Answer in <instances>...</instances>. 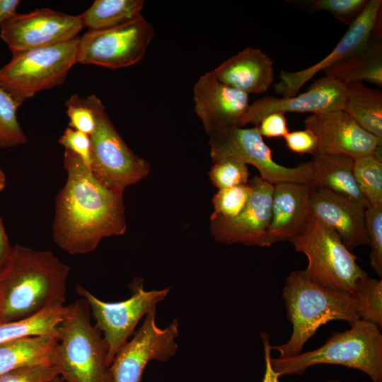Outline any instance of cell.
Instances as JSON below:
<instances>
[{
	"label": "cell",
	"mask_w": 382,
	"mask_h": 382,
	"mask_svg": "<svg viewBox=\"0 0 382 382\" xmlns=\"http://www.w3.org/2000/svg\"><path fill=\"white\" fill-rule=\"evenodd\" d=\"M0 299H1V289H0Z\"/></svg>",
	"instance_id": "bcb514c9"
},
{
	"label": "cell",
	"mask_w": 382,
	"mask_h": 382,
	"mask_svg": "<svg viewBox=\"0 0 382 382\" xmlns=\"http://www.w3.org/2000/svg\"><path fill=\"white\" fill-rule=\"evenodd\" d=\"M193 93L195 111L207 134L239 127L250 105L248 95L223 83L211 71L199 77Z\"/></svg>",
	"instance_id": "ac0fdd59"
},
{
	"label": "cell",
	"mask_w": 382,
	"mask_h": 382,
	"mask_svg": "<svg viewBox=\"0 0 382 382\" xmlns=\"http://www.w3.org/2000/svg\"><path fill=\"white\" fill-rule=\"evenodd\" d=\"M343 332H335L320 347L296 356L271 357L273 369L284 375H302L317 364H337L358 369L373 382H382V335L380 329L359 320Z\"/></svg>",
	"instance_id": "277c9868"
},
{
	"label": "cell",
	"mask_w": 382,
	"mask_h": 382,
	"mask_svg": "<svg viewBox=\"0 0 382 382\" xmlns=\"http://www.w3.org/2000/svg\"><path fill=\"white\" fill-rule=\"evenodd\" d=\"M6 175L4 171L0 169V192H2L6 186Z\"/></svg>",
	"instance_id": "7bdbcfd3"
},
{
	"label": "cell",
	"mask_w": 382,
	"mask_h": 382,
	"mask_svg": "<svg viewBox=\"0 0 382 382\" xmlns=\"http://www.w3.org/2000/svg\"><path fill=\"white\" fill-rule=\"evenodd\" d=\"M360 320L381 330L382 327V280L366 276L357 284L354 294Z\"/></svg>",
	"instance_id": "f1b7e54d"
},
{
	"label": "cell",
	"mask_w": 382,
	"mask_h": 382,
	"mask_svg": "<svg viewBox=\"0 0 382 382\" xmlns=\"http://www.w3.org/2000/svg\"><path fill=\"white\" fill-rule=\"evenodd\" d=\"M131 296L117 302L101 301L79 284L76 291L87 302L96 326L100 331L108 347L109 367L120 347L128 341L140 320L165 299L170 291L166 288L146 291L140 279L129 286Z\"/></svg>",
	"instance_id": "30bf717a"
},
{
	"label": "cell",
	"mask_w": 382,
	"mask_h": 382,
	"mask_svg": "<svg viewBox=\"0 0 382 382\" xmlns=\"http://www.w3.org/2000/svg\"><path fill=\"white\" fill-rule=\"evenodd\" d=\"M83 28L80 14L42 8L14 14L0 27V37L13 53L69 41Z\"/></svg>",
	"instance_id": "4fadbf2b"
},
{
	"label": "cell",
	"mask_w": 382,
	"mask_h": 382,
	"mask_svg": "<svg viewBox=\"0 0 382 382\" xmlns=\"http://www.w3.org/2000/svg\"><path fill=\"white\" fill-rule=\"evenodd\" d=\"M69 271V267L50 250L16 245L0 271V323L65 304Z\"/></svg>",
	"instance_id": "7a4b0ae2"
},
{
	"label": "cell",
	"mask_w": 382,
	"mask_h": 382,
	"mask_svg": "<svg viewBox=\"0 0 382 382\" xmlns=\"http://www.w3.org/2000/svg\"><path fill=\"white\" fill-rule=\"evenodd\" d=\"M69 127L91 135L96 127L94 112L86 98L72 95L65 103Z\"/></svg>",
	"instance_id": "e575fe53"
},
{
	"label": "cell",
	"mask_w": 382,
	"mask_h": 382,
	"mask_svg": "<svg viewBox=\"0 0 382 382\" xmlns=\"http://www.w3.org/2000/svg\"><path fill=\"white\" fill-rule=\"evenodd\" d=\"M211 72L223 83L247 95L266 92L274 81L272 59L260 49L249 47Z\"/></svg>",
	"instance_id": "44dd1931"
},
{
	"label": "cell",
	"mask_w": 382,
	"mask_h": 382,
	"mask_svg": "<svg viewBox=\"0 0 382 382\" xmlns=\"http://www.w3.org/2000/svg\"><path fill=\"white\" fill-rule=\"evenodd\" d=\"M249 175L247 165L233 158L214 162L209 173L212 183L219 190L246 185Z\"/></svg>",
	"instance_id": "d6a6232c"
},
{
	"label": "cell",
	"mask_w": 382,
	"mask_h": 382,
	"mask_svg": "<svg viewBox=\"0 0 382 382\" xmlns=\"http://www.w3.org/2000/svg\"><path fill=\"white\" fill-rule=\"evenodd\" d=\"M287 148L296 154L314 155L318 152V140L309 129L289 132L284 137Z\"/></svg>",
	"instance_id": "74e56055"
},
{
	"label": "cell",
	"mask_w": 382,
	"mask_h": 382,
	"mask_svg": "<svg viewBox=\"0 0 382 382\" xmlns=\"http://www.w3.org/2000/svg\"><path fill=\"white\" fill-rule=\"evenodd\" d=\"M381 0H368L363 12L349 25L329 54L304 69L293 72L282 71L280 81L274 85L275 91L284 98L294 96L316 74L361 50L374 33L381 32Z\"/></svg>",
	"instance_id": "9a60e30c"
},
{
	"label": "cell",
	"mask_w": 382,
	"mask_h": 382,
	"mask_svg": "<svg viewBox=\"0 0 382 382\" xmlns=\"http://www.w3.org/2000/svg\"><path fill=\"white\" fill-rule=\"evenodd\" d=\"M304 125L317 138V153L344 155L354 160L374 155L382 161V139L364 129L342 109L311 114Z\"/></svg>",
	"instance_id": "5bb4252c"
},
{
	"label": "cell",
	"mask_w": 382,
	"mask_h": 382,
	"mask_svg": "<svg viewBox=\"0 0 382 382\" xmlns=\"http://www.w3.org/2000/svg\"><path fill=\"white\" fill-rule=\"evenodd\" d=\"M143 0H96L80 14L82 25L88 30L113 28L141 16Z\"/></svg>",
	"instance_id": "4316f807"
},
{
	"label": "cell",
	"mask_w": 382,
	"mask_h": 382,
	"mask_svg": "<svg viewBox=\"0 0 382 382\" xmlns=\"http://www.w3.org/2000/svg\"><path fill=\"white\" fill-rule=\"evenodd\" d=\"M251 194L241 212L231 219H214L211 232L220 243L263 247L270 225L274 185L258 175L249 180Z\"/></svg>",
	"instance_id": "2e32d148"
},
{
	"label": "cell",
	"mask_w": 382,
	"mask_h": 382,
	"mask_svg": "<svg viewBox=\"0 0 382 382\" xmlns=\"http://www.w3.org/2000/svg\"><path fill=\"white\" fill-rule=\"evenodd\" d=\"M12 249L0 216V271L7 263Z\"/></svg>",
	"instance_id": "60d3db41"
},
{
	"label": "cell",
	"mask_w": 382,
	"mask_h": 382,
	"mask_svg": "<svg viewBox=\"0 0 382 382\" xmlns=\"http://www.w3.org/2000/svg\"><path fill=\"white\" fill-rule=\"evenodd\" d=\"M18 108L12 96L0 86V149L13 148L27 142L17 118Z\"/></svg>",
	"instance_id": "f546056e"
},
{
	"label": "cell",
	"mask_w": 382,
	"mask_h": 382,
	"mask_svg": "<svg viewBox=\"0 0 382 382\" xmlns=\"http://www.w3.org/2000/svg\"><path fill=\"white\" fill-rule=\"evenodd\" d=\"M79 40L13 52L0 69V86L20 107L37 93L62 84L76 63Z\"/></svg>",
	"instance_id": "52a82bcc"
},
{
	"label": "cell",
	"mask_w": 382,
	"mask_h": 382,
	"mask_svg": "<svg viewBox=\"0 0 382 382\" xmlns=\"http://www.w3.org/2000/svg\"><path fill=\"white\" fill-rule=\"evenodd\" d=\"M313 188L328 190L370 205L361 193L353 174L354 159L344 155L317 153L311 161Z\"/></svg>",
	"instance_id": "7402d4cb"
},
{
	"label": "cell",
	"mask_w": 382,
	"mask_h": 382,
	"mask_svg": "<svg viewBox=\"0 0 382 382\" xmlns=\"http://www.w3.org/2000/svg\"><path fill=\"white\" fill-rule=\"evenodd\" d=\"M156 308L146 316L132 339L118 350L109 369L113 382H141L143 372L151 360L167 361L178 349V322L165 328L156 323Z\"/></svg>",
	"instance_id": "7c38bea8"
},
{
	"label": "cell",
	"mask_w": 382,
	"mask_h": 382,
	"mask_svg": "<svg viewBox=\"0 0 382 382\" xmlns=\"http://www.w3.org/2000/svg\"><path fill=\"white\" fill-rule=\"evenodd\" d=\"M310 184L282 183L274 185L270 225L263 247L289 241L305 228L310 215Z\"/></svg>",
	"instance_id": "ffe728a7"
},
{
	"label": "cell",
	"mask_w": 382,
	"mask_h": 382,
	"mask_svg": "<svg viewBox=\"0 0 382 382\" xmlns=\"http://www.w3.org/2000/svg\"><path fill=\"white\" fill-rule=\"evenodd\" d=\"M310 212L334 230L349 249L369 245L364 204L349 197L312 187Z\"/></svg>",
	"instance_id": "d6986e66"
},
{
	"label": "cell",
	"mask_w": 382,
	"mask_h": 382,
	"mask_svg": "<svg viewBox=\"0 0 382 382\" xmlns=\"http://www.w3.org/2000/svg\"><path fill=\"white\" fill-rule=\"evenodd\" d=\"M255 127L267 138L284 137L289 132L285 114L279 112L267 115Z\"/></svg>",
	"instance_id": "f35d334b"
},
{
	"label": "cell",
	"mask_w": 382,
	"mask_h": 382,
	"mask_svg": "<svg viewBox=\"0 0 382 382\" xmlns=\"http://www.w3.org/2000/svg\"><path fill=\"white\" fill-rule=\"evenodd\" d=\"M366 231L371 246V267L382 277V205L370 206L365 211Z\"/></svg>",
	"instance_id": "836d02e7"
},
{
	"label": "cell",
	"mask_w": 382,
	"mask_h": 382,
	"mask_svg": "<svg viewBox=\"0 0 382 382\" xmlns=\"http://www.w3.org/2000/svg\"><path fill=\"white\" fill-rule=\"evenodd\" d=\"M59 339L58 331L0 344V376L28 366H54V352Z\"/></svg>",
	"instance_id": "cb8c5ba5"
},
{
	"label": "cell",
	"mask_w": 382,
	"mask_h": 382,
	"mask_svg": "<svg viewBox=\"0 0 382 382\" xmlns=\"http://www.w3.org/2000/svg\"><path fill=\"white\" fill-rule=\"evenodd\" d=\"M154 34L142 16L113 28L88 30L80 37L76 63L111 69L132 66L144 57Z\"/></svg>",
	"instance_id": "8fae6325"
},
{
	"label": "cell",
	"mask_w": 382,
	"mask_h": 382,
	"mask_svg": "<svg viewBox=\"0 0 382 382\" xmlns=\"http://www.w3.org/2000/svg\"><path fill=\"white\" fill-rule=\"evenodd\" d=\"M69 305L56 304L18 320L0 323V344L34 336L58 332V328L66 318Z\"/></svg>",
	"instance_id": "484cf974"
},
{
	"label": "cell",
	"mask_w": 382,
	"mask_h": 382,
	"mask_svg": "<svg viewBox=\"0 0 382 382\" xmlns=\"http://www.w3.org/2000/svg\"><path fill=\"white\" fill-rule=\"evenodd\" d=\"M58 142L66 150H69L79 156L86 165L90 166V135L68 127L59 138Z\"/></svg>",
	"instance_id": "8d00e7d4"
},
{
	"label": "cell",
	"mask_w": 382,
	"mask_h": 382,
	"mask_svg": "<svg viewBox=\"0 0 382 382\" xmlns=\"http://www.w3.org/2000/svg\"><path fill=\"white\" fill-rule=\"evenodd\" d=\"M346 85L330 76L315 81L308 90L290 98L264 96L250 104L239 127L248 124L257 126L267 115L272 112H325L342 109Z\"/></svg>",
	"instance_id": "e0dca14e"
},
{
	"label": "cell",
	"mask_w": 382,
	"mask_h": 382,
	"mask_svg": "<svg viewBox=\"0 0 382 382\" xmlns=\"http://www.w3.org/2000/svg\"><path fill=\"white\" fill-rule=\"evenodd\" d=\"M357 185L370 206L382 205V161L374 155L354 160Z\"/></svg>",
	"instance_id": "83f0119b"
},
{
	"label": "cell",
	"mask_w": 382,
	"mask_h": 382,
	"mask_svg": "<svg viewBox=\"0 0 382 382\" xmlns=\"http://www.w3.org/2000/svg\"><path fill=\"white\" fill-rule=\"evenodd\" d=\"M289 241L307 257L303 271L320 285L354 295L357 282L368 276L338 234L311 213L304 229Z\"/></svg>",
	"instance_id": "8992f818"
},
{
	"label": "cell",
	"mask_w": 382,
	"mask_h": 382,
	"mask_svg": "<svg viewBox=\"0 0 382 382\" xmlns=\"http://www.w3.org/2000/svg\"><path fill=\"white\" fill-rule=\"evenodd\" d=\"M210 155L213 162L233 158L255 166L263 180L276 185L282 183L311 184V161L296 167H286L275 162L272 151L264 141L257 128L231 127L209 134Z\"/></svg>",
	"instance_id": "9c48e42d"
},
{
	"label": "cell",
	"mask_w": 382,
	"mask_h": 382,
	"mask_svg": "<svg viewBox=\"0 0 382 382\" xmlns=\"http://www.w3.org/2000/svg\"><path fill=\"white\" fill-rule=\"evenodd\" d=\"M342 110L364 129L382 139V91L363 82L346 85Z\"/></svg>",
	"instance_id": "d4e9b609"
},
{
	"label": "cell",
	"mask_w": 382,
	"mask_h": 382,
	"mask_svg": "<svg viewBox=\"0 0 382 382\" xmlns=\"http://www.w3.org/2000/svg\"><path fill=\"white\" fill-rule=\"evenodd\" d=\"M59 376L53 365H33L21 367L0 376V382H50Z\"/></svg>",
	"instance_id": "d590c367"
},
{
	"label": "cell",
	"mask_w": 382,
	"mask_h": 382,
	"mask_svg": "<svg viewBox=\"0 0 382 382\" xmlns=\"http://www.w3.org/2000/svg\"><path fill=\"white\" fill-rule=\"evenodd\" d=\"M92 108L96 127L90 135L91 163L96 177L110 187L121 191L145 178L149 173L147 161L137 156L120 137L101 100L96 95L86 98Z\"/></svg>",
	"instance_id": "ba28073f"
},
{
	"label": "cell",
	"mask_w": 382,
	"mask_h": 382,
	"mask_svg": "<svg viewBox=\"0 0 382 382\" xmlns=\"http://www.w3.org/2000/svg\"><path fill=\"white\" fill-rule=\"evenodd\" d=\"M368 0H312L294 1L311 12L323 11L349 25L364 10Z\"/></svg>",
	"instance_id": "1f68e13d"
},
{
	"label": "cell",
	"mask_w": 382,
	"mask_h": 382,
	"mask_svg": "<svg viewBox=\"0 0 382 382\" xmlns=\"http://www.w3.org/2000/svg\"><path fill=\"white\" fill-rule=\"evenodd\" d=\"M324 382H341L340 380L330 379Z\"/></svg>",
	"instance_id": "f6af8a7d"
},
{
	"label": "cell",
	"mask_w": 382,
	"mask_h": 382,
	"mask_svg": "<svg viewBox=\"0 0 382 382\" xmlns=\"http://www.w3.org/2000/svg\"><path fill=\"white\" fill-rule=\"evenodd\" d=\"M344 84L367 81L382 86V34L374 33L360 50L323 71Z\"/></svg>",
	"instance_id": "603a6c76"
},
{
	"label": "cell",
	"mask_w": 382,
	"mask_h": 382,
	"mask_svg": "<svg viewBox=\"0 0 382 382\" xmlns=\"http://www.w3.org/2000/svg\"><path fill=\"white\" fill-rule=\"evenodd\" d=\"M260 337L262 341L263 347H264V354H265V370L262 379V382H280L279 377L280 375L272 367L271 364V345L270 343V336L265 332H261Z\"/></svg>",
	"instance_id": "ab89813d"
},
{
	"label": "cell",
	"mask_w": 382,
	"mask_h": 382,
	"mask_svg": "<svg viewBox=\"0 0 382 382\" xmlns=\"http://www.w3.org/2000/svg\"><path fill=\"white\" fill-rule=\"evenodd\" d=\"M50 382H63V381L58 376Z\"/></svg>",
	"instance_id": "ee69618b"
},
{
	"label": "cell",
	"mask_w": 382,
	"mask_h": 382,
	"mask_svg": "<svg viewBox=\"0 0 382 382\" xmlns=\"http://www.w3.org/2000/svg\"><path fill=\"white\" fill-rule=\"evenodd\" d=\"M91 316L86 300H78L58 328L54 363L66 382H113L107 345Z\"/></svg>",
	"instance_id": "5b68a950"
},
{
	"label": "cell",
	"mask_w": 382,
	"mask_h": 382,
	"mask_svg": "<svg viewBox=\"0 0 382 382\" xmlns=\"http://www.w3.org/2000/svg\"><path fill=\"white\" fill-rule=\"evenodd\" d=\"M20 4L19 0H0V27L7 19L16 13Z\"/></svg>",
	"instance_id": "b9f144b4"
},
{
	"label": "cell",
	"mask_w": 382,
	"mask_h": 382,
	"mask_svg": "<svg viewBox=\"0 0 382 382\" xmlns=\"http://www.w3.org/2000/svg\"><path fill=\"white\" fill-rule=\"evenodd\" d=\"M282 296L292 333L286 343L271 346L285 359L301 353L307 341L323 325L332 320H345L350 325L359 320L354 295L332 289L312 281L303 270L287 277Z\"/></svg>",
	"instance_id": "3957f363"
},
{
	"label": "cell",
	"mask_w": 382,
	"mask_h": 382,
	"mask_svg": "<svg viewBox=\"0 0 382 382\" xmlns=\"http://www.w3.org/2000/svg\"><path fill=\"white\" fill-rule=\"evenodd\" d=\"M251 194L248 184L221 189L212 199L214 212L211 220L231 219L237 216L248 203Z\"/></svg>",
	"instance_id": "4dcf8cb0"
},
{
	"label": "cell",
	"mask_w": 382,
	"mask_h": 382,
	"mask_svg": "<svg viewBox=\"0 0 382 382\" xmlns=\"http://www.w3.org/2000/svg\"><path fill=\"white\" fill-rule=\"evenodd\" d=\"M66 180L56 196L54 241L71 255L94 250L107 237L125 233L123 191L104 184L82 159L64 153Z\"/></svg>",
	"instance_id": "6da1fadb"
}]
</instances>
